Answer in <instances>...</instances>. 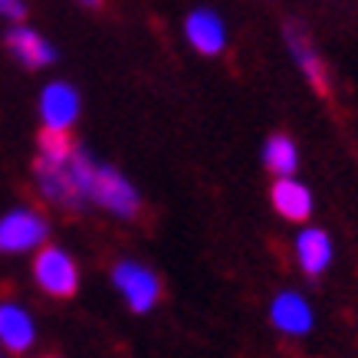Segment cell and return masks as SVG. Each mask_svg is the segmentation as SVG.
Instances as JSON below:
<instances>
[{"instance_id": "12", "label": "cell", "mask_w": 358, "mask_h": 358, "mask_svg": "<svg viewBox=\"0 0 358 358\" xmlns=\"http://www.w3.org/2000/svg\"><path fill=\"white\" fill-rule=\"evenodd\" d=\"M296 257H299V266H303L306 276H322L332 263V240H329L326 230L309 227L296 237Z\"/></svg>"}, {"instance_id": "10", "label": "cell", "mask_w": 358, "mask_h": 358, "mask_svg": "<svg viewBox=\"0 0 358 358\" xmlns=\"http://www.w3.org/2000/svg\"><path fill=\"white\" fill-rule=\"evenodd\" d=\"M270 319L273 326L280 329L282 336H306L313 329V309L299 293L293 289H282L270 306Z\"/></svg>"}, {"instance_id": "15", "label": "cell", "mask_w": 358, "mask_h": 358, "mask_svg": "<svg viewBox=\"0 0 358 358\" xmlns=\"http://www.w3.org/2000/svg\"><path fill=\"white\" fill-rule=\"evenodd\" d=\"M36 145H40V155H43V158H53V162L66 158V155L76 148V141H73L69 129H50V125H43V131H40Z\"/></svg>"}, {"instance_id": "13", "label": "cell", "mask_w": 358, "mask_h": 358, "mask_svg": "<svg viewBox=\"0 0 358 358\" xmlns=\"http://www.w3.org/2000/svg\"><path fill=\"white\" fill-rule=\"evenodd\" d=\"M36 329L27 309H20L17 303H0V342L10 348L13 355H20L33 345Z\"/></svg>"}, {"instance_id": "11", "label": "cell", "mask_w": 358, "mask_h": 358, "mask_svg": "<svg viewBox=\"0 0 358 358\" xmlns=\"http://www.w3.org/2000/svg\"><path fill=\"white\" fill-rule=\"evenodd\" d=\"M270 201L276 207V214L286 220H306L313 214V194L303 181H296L293 174H282L273 181V191H270Z\"/></svg>"}, {"instance_id": "1", "label": "cell", "mask_w": 358, "mask_h": 358, "mask_svg": "<svg viewBox=\"0 0 358 358\" xmlns=\"http://www.w3.org/2000/svg\"><path fill=\"white\" fill-rule=\"evenodd\" d=\"M33 178L43 191V197L50 204L63 207V210H83L86 204H92V178H96V162L89 158L83 148L53 162V158H36L33 162Z\"/></svg>"}, {"instance_id": "3", "label": "cell", "mask_w": 358, "mask_h": 358, "mask_svg": "<svg viewBox=\"0 0 358 358\" xmlns=\"http://www.w3.org/2000/svg\"><path fill=\"white\" fill-rule=\"evenodd\" d=\"M92 204L112 210L115 217H135L141 210V197L125 174H119L109 164H96L92 178Z\"/></svg>"}, {"instance_id": "7", "label": "cell", "mask_w": 358, "mask_h": 358, "mask_svg": "<svg viewBox=\"0 0 358 358\" xmlns=\"http://www.w3.org/2000/svg\"><path fill=\"white\" fill-rule=\"evenodd\" d=\"M185 40L201 56H217L227 46V23H224V17L217 10L197 7V10H191L185 17Z\"/></svg>"}, {"instance_id": "18", "label": "cell", "mask_w": 358, "mask_h": 358, "mask_svg": "<svg viewBox=\"0 0 358 358\" xmlns=\"http://www.w3.org/2000/svg\"><path fill=\"white\" fill-rule=\"evenodd\" d=\"M43 358H56V355H43Z\"/></svg>"}, {"instance_id": "17", "label": "cell", "mask_w": 358, "mask_h": 358, "mask_svg": "<svg viewBox=\"0 0 358 358\" xmlns=\"http://www.w3.org/2000/svg\"><path fill=\"white\" fill-rule=\"evenodd\" d=\"M79 3H83V7H99L102 0H79Z\"/></svg>"}, {"instance_id": "8", "label": "cell", "mask_w": 358, "mask_h": 358, "mask_svg": "<svg viewBox=\"0 0 358 358\" xmlns=\"http://www.w3.org/2000/svg\"><path fill=\"white\" fill-rule=\"evenodd\" d=\"M3 43H7L13 59L20 66H27V69H46L50 63H56V46L46 36H40L33 27H23V23L10 27L7 36H3Z\"/></svg>"}, {"instance_id": "4", "label": "cell", "mask_w": 358, "mask_h": 358, "mask_svg": "<svg viewBox=\"0 0 358 358\" xmlns=\"http://www.w3.org/2000/svg\"><path fill=\"white\" fill-rule=\"evenodd\" d=\"M282 36H286V50H289V56H293V63L299 66L303 79L315 89V92H319V96H329V69H326V59H322V53H319L315 40L309 36V30H306L303 23L289 20L286 27H282Z\"/></svg>"}, {"instance_id": "9", "label": "cell", "mask_w": 358, "mask_h": 358, "mask_svg": "<svg viewBox=\"0 0 358 358\" xmlns=\"http://www.w3.org/2000/svg\"><path fill=\"white\" fill-rule=\"evenodd\" d=\"M40 115L50 129H73L79 119V92L69 83H50L40 96Z\"/></svg>"}, {"instance_id": "2", "label": "cell", "mask_w": 358, "mask_h": 358, "mask_svg": "<svg viewBox=\"0 0 358 358\" xmlns=\"http://www.w3.org/2000/svg\"><path fill=\"white\" fill-rule=\"evenodd\" d=\"M33 276L40 282V289L56 299H69L79 289V270L73 257L59 247H43L33 260Z\"/></svg>"}, {"instance_id": "6", "label": "cell", "mask_w": 358, "mask_h": 358, "mask_svg": "<svg viewBox=\"0 0 358 358\" xmlns=\"http://www.w3.org/2000/svg\"><path fill=\"white\" fill-rule=\"evenodd\" d=\"M46 220L36 210L17 207L7 217H0V253H23L40 247L46 240Z\"/></svg>"}, {"instance_id": "14", "label": "cell", "mask_w": 358, "mask_h": 358, "mask_svg": "<svg viewBox=\"0 0 358 358\" xmlns=\"http://www.w3.org/2000/svg\"><path fill=\"white\" fill-rule=\"evenodd\" d=\"M263 164L270 168L276 178H282V174H293L296 164H299V152H296V141L289 138V135H270L266 138V145H263Z\"/></svg>"}, {"instance_id": "5", "label": "cell", "mask_w": 358, "mask_h": 358, "mask_svg": "<svg viewBox=\"0 0 358 358\" xmlns=\"http://www.w3.org/2000/svg\"><path fill=\"white\" fill-rule=\"evenodd\" d=\"M112 282H115V289L125 296V303H129L131 313L145 315L158 303V296H162V282L155 276L148 266H141V263H131V260H122L115 270H112Z\"/></svg>"}, {"instance_id": "16", "label": "cell", "mask_w": 358, "mask_h": 358, "mask_svg": "<svg viewBox=\"0 0 358 358\" xmlns=\"http://www.w3.org/2000/svg\"><path fill=\"white\" fill-rule=\"evenodd\" d=\"M0 17L10 23H23L27 20V3L23 0H0Z\"/></svg>"}]
</instances>
